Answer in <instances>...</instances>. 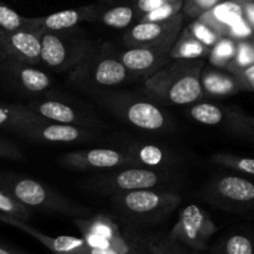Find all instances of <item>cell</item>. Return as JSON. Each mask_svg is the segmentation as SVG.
<instances>
[{"label":"cell","mask_w":254,"mask_h":254,"mask_svg":"<svg viewBox=\"0 0 254 254\" xmlns=\"http://www.w3.org/2000/svg\"><path fill=\"white\" fill-rule=\"evenodd\" d=\"M0 221L5 225L17 228L26 235L41 243L44 247L54 254H87V243L83 237H73V236H57L51 237L40 232L36 228L30 226L26 221L17 220L10 216L0 213Z\"/></svg>","instance_id":"obj_18"},{"label":"cell","mask_w":254,"mask_h":254,"mask_svg":"<svg viewBox=\"0 0 254 254\" xmlns=\"http://www.w3.org/2000/svg\"><path fill=\"white\" fill-rule=\"evenodd\" d=\"M254 64V45L248 42L247 40L237 41V51H236L235 57L230 64L227 66V69L230 73L237 74L242 69L247 68L251 64Z\"/></svg>","instance_id":"obj_29"},{"label":"cell","mask_w":254,"mask_h":254,"mask_svg":"<svg viewBox=\"0 0 254 254\" xmlns=\"http://www.w3.org/2000/svg\"><path fill=\"white\" fill-rule=\"evenodd\" d=\"M60 163L73 170H109V169L135 166L127 153L113 149H89L72 151L61 156Z\"/></svg>","instance_id":"obj_14"},{"label":"cell","mask_w":254,"mask_h":254,"mask_svg":"<svg viewBox=\"0 0 254 254\" xmlns=\"http://www.w3.org/2000/svg\"><path fill=\"white\" fill-rule=\"evenodd\" d=\"M203 200L223 210L247 208L254 205V184L240 176L216 178L206 188Z\"/></svg>","instance_id":"obj_9"},{"label":"cell","mask_w":254,"mask_h":254,"mask_svg":"<svg viewBox=\"0 0 254 254\" xmlns=\"http://www.w3.org/2000/svg\"><path fill=\"white\" fill-rule=\"evenodd\" d=\"M98 47L91 40L66 31H44L41 35V64L56 72H71Z\"/></svg>","instance_id":"obj_4"},{"label":"cell","mask_w":254,"mask_h":254,"mask_svg":"<svg viewBox=\"0 0 254 254\" xmlns=\"http://www.w3.org/2000/svg\"><path fill=\"white\" fill-rule=\"evenodd\" d=\"M41 31L22 27L0 30V59L29 64H41Z\"/></svg>","instance_id":"obj_13"},{"label":"cell","mask_w":254,"mask_h":254,"mask_svg":"<svg viewBox=\"0 0 254 254\" xmlns=\"http://www.w3.org/2000/svg\"><path fill=\"white\" fill-rule=\"evenodd\" d=\"M0 72L9 86L24 94H41L52 86L51 77L35 64L2 60Z\"/></svg>","instance_id":"obj_15"},{"label":"cell","mask_w":254,"mask_h":254,"mask_svg":"<svg viewBox=\"0 0 254 254\" xmlns=\"http://www.w3.org/2000/svg\"><path fill=\"white\" fill-rule=\"evenodd\" d=\"M164 1H166V0H133V6L138 12L139 19H140L144 14L154 10L159 5L163 4Z\"/></svg>","instance_id":"obj_38"},{"label":"cell","mask_w":254,"mask_h":254,"mask_svg":"<svg viewBox=\"0 0 254 254\" xmlns=\"http://www.w3.org/2000/svg\"><path fill=\"white\" fill-rule=\"evenodd\" d=\"M135 166L158 169L166 165L169 155L164 149L155 144H136L127 151Z\"/></svg>","instance_id":"obj_24"},{"label":"cell","mask_w":254,"mask_h":254,"mask_svg":"<svg viewBox=\"0 0 254 254\" xmlns=\"http://www.w3.org/2000/svg\"><path fill=\"white\" fill-rule=\"evenodd\" d=\"M222 0H184L183 12L190 19H198Z\"/></svg>","instance_id":"obj_35"},{"label":"cell","mask_w":254,"mask_h":254,"mask_svg":"<svg viewBox=\"0 0 254 254\" xmlns=\"http://www.w3.org/2000/svg\"><path fill=\"white\" fill-rule=\"evenodd\" d=\"M104 106L113 114L135 128L160 131L169 128V116L153 102L131 94H104Z\"/></svg>","instance_id":"obj_6"},{"label":"cell","mask_w":254,"mask_h":254,"mask_svg":"<svg viewBox=\"0 0 254 254\" xmlns=\"http://www.w3.org/2000/svg\"><path fill=\"white\" fill-rule=\"evenodd\" d=\"M0 213L22 221H27L31 217V210L20 203L1 186H0Z\"/></svg>","instance_id":"obj_28"},{"label":"cell","mask_w":254,"mask_h":254,"mask_svg":"<svg viewBox=\"0 0 254 254\" xmlns=\"http://www.w3.org/2000/svg\"><path fill=\"white\" fill-rule=\"evenodd\" d=\"M235 76L237 78L238 84H240L241 91L254 92V64L238 72Z\"/></svg>","instance_id":"obj_37"},{"label":"cell","mask_w":254,"mask_h":254,"mask_svg":"<svg viewBox=\"0 0 254 254\" xmlns=\"http://www.w3.org/2000/svg\"><path fill=\"white\" fill-rule=\"evenodd\" d=\"M217 232V226L207 212L197 205H189L181 211L180 217L169 233V240L181 242L201 252L207 248L208 241Z\"/></svg>","instance_id":"obj_7"},{"label":"cell","mask_w":254,"mask_h":254,"mask_svg":"<svg viewBox=\"0 0 254 254\" xmlns=\"http://www.w3.org/2000/svg\"><path fill=\"white\" fill-rule=\"evenodd\" d=\"M188 30L198 40V41H201L203 45H206V46L208 47L215 46L218 42V40L222 37L220 34H217L215 30L211 29L208 25L200 21L198 19L193 20V21L188 26Z\"/></svg>","instance_id":"obj_34"},{"label":"cell","mask_w":254,"mask_h":254,"mask_svg":"<svg viewBox=\"0 0 254 254\" xmlns=\"http://www.w3.org/2000/svg\"><path fill=\"white\" fill-rule=\"evenodd\" d=\"M112 202L123 217L133 222L155 223L178 208L181 196L171 191L144 189L112 193Z\"/></svg>","instance_id":"obj_3"},{"label":"cell","mask_w":254,"mask_h":254,"mask_svg":"<svg viewBox=\"0 0 254 254\" xmlns=\"http://www.w3.org/2000/svg\"><path fill=\"white\" fill-rule=\"evenodd\" d=\"M189 116L205 126L225 124L235 133L254 136V130L248 123L247 116L237 108H222L213 103H193L189 109Z\"/></svg>","instance_id":"obj_16"},{"label":"cell","mask_w":254,"mask_h":254,"mask_svg":"<svg viewBox=\"0 0 254 254\" xmlns=\"http://www.w3.org/2000/svg\"><path fill=\"white\" fill-rule=\"evenodd\" d=\"M221 254H254V245L245 235H232L221 246Z\"/></svg>","instance_id":"obj_32"},{"label":"cell","mask_w":254,"mask_h":254,"mask_svg":"<svg viewBox=\"0 0 254 254\" xmlns=\"http://www.w3.org/2000/svg\"><path fill=\"white\" fill-rule=\"evenodd\" d=\"M27 24H29V17L21 16L11 7L0 1V30L12 31V30L27 27Z\"/></svg>","instance_id":"obj_33"},{"label":"cell","mask_w":254,"mask_h":254,"mask_svg":"<svg viewBox=\"0 0 254 254\" xmlns=\"http://www.w3.org/2000/svg\"><path fill=\"white\" fill-rule=\"evenodd\" d=\"M253 31L254 29L251 26L250 22H248L245 17H242V19L238 20L235 25H232V26L227 30L226 36L235 40V41H242V40H247L248 37L252 36Z\"/></svg>","instance_id":"obj_36"},{"label":"cell","mask_w":254,"mask_h":254,"mask_svg":"<svg viewBox=\"0 0 254 254\" xmlns=\"http://www.w3.org/2000/svg\"><path fill=\"white\" fill-rule=\"evenodd\" d=\"M0 186L30 210L56 212L69 217H88L89 211L72 202L49 186L30 178L16 175L0 176Z\"/></svg>","instance_id":"obj_2"},{"label":"cell","mask_w":254,"mask_h":254,"mask_svg":"<svg viewBox=\"0 0 254 254\" xmlns=\"http://www.w3.org/2000/svg\"><path fill=\"white\" fill-rule=\"evenodd\" d=\"M242 17H245L242 5L237 0H222L207 12L201 15L198 20L205 22L223 37L227 34V30Z\"/></svg>","instance_id":"obj_21"},{"label":"cell","mask_w":254,"mask_h":254,"mask_svg":"<svg viewBox=\"0 0 254 254\" xmlns=\"http://www.w3.org/2000/svg\"><path fill=\"white\" fill-rule=\"evenodd\" d=\"M202 87L203 92L216 97L230 96L241 91L235 74L221 73L213 69L202 71Z\"/></svg>","instance_id":"obj_23"},{"label":"cell","mask_w":254,"mask_h":254,"mask_svg":"<svg viewBox=\"0 0 254 254\" xmlns=\"http://www.w3.org/2000/svg\"><path fill=\"white\" fill-rule=\"evenodd\" d=\"M129 74L130 72L124 66L121 56L97 50L78 67L68 72V79L78 88H111L123 83Z\"/></svg>","instance_id":"obj_5"},{"label":"cell","mask_w":254,"mask_h":254,"mask_svg":"<svg viewBox=\"0 0 254 254\" xmlns=\"http://www.w3.org/2000/svg\"><path fill=\"white\" fill-rule=\"evenodd\" d=\"M205 59L173 60L148 77L145 91L155 98L174 104L190 106L203 97L202 71Z\"/></svg>","instance_id":"obj_1"},{"label":"cell","mask_w":254,"mask_h":254,"mask_svg":"<svg viewBox=\"0 0 254 254\" xmlns=\"http://www.w3.org/2000/svg\"><path fill=\"white\" fill-rule=\"evenodd\" d=\"M237 1L242 5L245 19L254 29V0H237Z\"/></svg>","instance_id":"obj_41"},{"label":"cell","mask_w":254,"mask_h":254,"mask_svg":"<svg viewBox=\"0 0 254 254\" xmlns=\"http://www.w3.org/2000/svg\"><path fill=\"white\" fill-rule=\"evenodd\" d=\"M236 51H237V41L230 39L227 36H223L218 40L217 44L211 47L208 60L211 64L220 68H227L230 62L235 57Z\"/></svg>","instance_id":"obj_27"},{"label":"cell","mask_w":254,"mask_h":254,"mask_svg":"<svg viewBox=\"0 0 254 254\" xmlns=\"http://www.w3.org/2000/svg\"><path fill=\"white\" fill-rule=\"evenodd\" d=\"M27 106L42 118L47 121L57 122L64 124H74V126H88L89 118L82 113L79 109L61 99L42 98L34 99Z\"/></svg>","instance_id":"obj_20"},{"label":"cell","mask_w":254,"mask_h":254,"mask_svg":"<svg viewBox=\"0 0 254 254\" xmlns=\"http://www.w3.org/2000/svg\"><path fill=\"white\" fill-rule=\"evenodd\" d=\"M211 47L198 41L188 27L181 30L171 50V60H200L208 57Z\"/></svg>","instance_id":"obj_22"},{"label":"cell","mask_w":254,"mask_h":254,"mask_svg":"<svg viewBox=\"0 0 254 254\" xmlns=\"http://www.w3.org/2000/svg\"><path fill=\"white\" fill-rule=\"evenodd\" d=\"M135 254H146V253L141 252V251H136V252H135Z\"/></svg>","instance_id":"obj_44"},{"label":"cell","mask_w":254,"mask_h":254,"mask_svg":"<svg viewBox=\"0 0 254 254\" xmlns=\"http://www.w3.org/2000/svg\"><path fill=\"white\" fill-rule=\"evenodd\" d=\"M165 178V173L155 169L143 166H123V169L118 168V170L94 178L91 186L98 190L116 193L123 191L155 189L156 186L163 184Z\"/></svg>","instance_id":"obj_10"},{"label":"cell","mask_w":254,"mask_h":254,"mask_svg":"<svg viewBox=\"0 0 254 254\" xmlns=\"http://www.w3.org/2000/svg\"><path fill=\"white\" fill-rule=\"evenodd\" d=\"M136 16H138V12L134 9L133 5L131 6L130 5H116L107 9L103 7L99 20L106 26L112 27V29H124V27H128Z\"/></svg>","instance_id":"obj_26"},{"label":"cell","mask_w":254,"mask_h":254,"mask_svg":"<svg viewBox=\"0 0 254 254\" xmlns=\"http://www.w3.org/2000/svg\"><path fill=\"white\" fill-rule=\"evenodd\" d=\"M37 114L25 104H0V128L12 131L26 122L37 118Z\"/></svg>","instance_id":"obj_25"},{"label":"cell","mask_w":254,"mask_h":254,"mask_svg":"<svg viewBox=\"0 0 254 254\" xmlns=\"http://www.w3.org/2000/svg\"><path fill=\"white\" fill-rule=\"evenodd\" d=\"M0 254H25V253L19 252V251L11 250V248L6 247V246L0 245Z\"/></svg>","instance_id":"obj_42"},{"label":"cell","mask_w":254,"mask_h":254,"mask_svg":"<svg viewBox=\"0 0 254 254\" xmlns=\"http://www.w3.org/2000/svg\"><path fill=\"white\" fill-rule=\"evenodd\" d=\"M195 254H197V253H195Z\"/></svg>","instance_id":"obj_45"},{"label":"cell","mask_w":254,"mask_h":254,"mask_svg":"<svg viewBox=\"0 0 254 254\" xmlns=\"http://www.w3.org/2000/svg\"><path fill=\"white\" fill-rule=\"evenodd\" d=\"M211 161L217 165L254 175V159L252 158L232 155V154H216L211 158Z\"/></svg>","instance_id":"obj_31"},{"label":"cell","mask_w":254,"mask_h":254,"mask_svg":"<svg viewBox=\"0 0 254 254\" xmlns=\"http://www.w3.org/2000/svg\"><path fill=\"white\" fill-rule=\"evenodd\" d=\"M146 247L150 254H180L175 248L168 246V243L159 242V241H149Z\"/></svg>","instance_id":"obj_40"},{"label":"cell","mask_w":254,"mask_h":254,"mask_svg":"<svg viewBox=\"0 0 254 254\" xmlns=\"http://www.w3.org/2000/svg\"><path fill=\"white\" fill-rule=\"evenodd\" d=\"M88 248H118L128 253H134L136 248L122 235L118 225L104 215L92 217L73 218Z\"/></svg>","instance_id":"obj_11"},{"label":"cell","mask_w":254,"mask_h":254,"mask_svg":"<svg viewBox=\"0 0 254 254\" xmlns=\"http://www.w3.org/2000/svg\"><path fill=\"white\" fill-rule=\"evenodd\" d=\"M184 20L185 15L181 11L176 16L163 21H138V24L131 26L124 35L123 41L127 47L140 46V45L158 41L168 35L180 32L183 30Z\"/></svg>","instance_id":"obj_19"},{"label":"cell","mask_w":254,"mask_h":254,"mask_svg":"<svg viewBox=\"0 0 254 254\" xmlns=\"http://www.w3.org/2000/svg\"><path fill=\"white\" fill-rule=\"evenodd\" d=\"M14 131L24 138L41 143H76L93 138V134L84 127L57 123L40 116L21 124Z\"/></svg>","instance_id":"obj_12"},{"label":"cell","mask_w":254,"mask_h":254,"mask_svg":"<svg viewBox=\"0 0 254 254\" xmlns=\"http://www.w3.org/2000/svg\"><path fill=\"white\" fill-rule=\"evenodd\" d=\"M22 158V154L19 149L11 143L0 140V159H9V160H19Z\"/></svg>","instance_id":"obj_39"},{"label":"cell","mask_w":254,"mask_h":254,"mask_svg":"<svg viewBox=\"0 0 254 254\" xmlns=\"http://www.w3.org/2000/svg\"><path fill=\"white\" fill-rule=\"evenodd\" d=\"M180 32L168 35L150 44L128 47L121 54L122 62L130 74L150 77L170 61L171 50Z\"/></svg>","instance_id":"obj_8"},{"label":"cell","mask_w":254,"mask_h":254,"mask_svg":"<svg viewBox=\"0 0 254 254\" xmlns=\"http://www.w3.org/2000/svg\"><path fill=\"white\" fill-rule=\"evenodd\" d=\"M102 10L103 6L101 4H92L76 9L62 10L44 17H29L27 27L41 32L66 31L82 22L98 21Z\"/></svg>","instance_id":"obj_17"},{"label":"cell","mask_w":254,"mask_h":254,"mask_svg":"<svg viewBox=\"0 0 254 254\" xmlns=\"http://www.w3.org/2000/svg\"><path fill=\"white\" fill-rule=\"evenodd\" d=\"M247 121H248V123H250V126L252 127V129L254 130V117L247 116Z\"/></svg>","instance_id":"obj_43"},{"label":"cell","mask_w":254,"mask_h":254,"mask_svg":"<svg viewBox=\"0 0 254 254\" xmlns=\"http://www.w3.org/2000/svg\"><path fill=\"white\" fill-rule=\"evenodd\" d=\"M184 0H166L151 11L144 14L138 21H163L171 19L183 11Z\"/></svg>","instance_id":"obj_30"}]
</instances>
